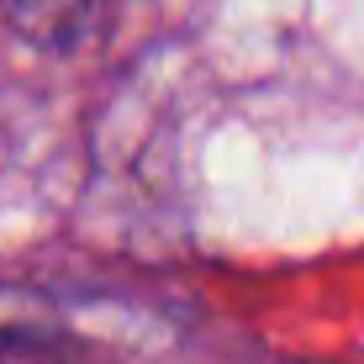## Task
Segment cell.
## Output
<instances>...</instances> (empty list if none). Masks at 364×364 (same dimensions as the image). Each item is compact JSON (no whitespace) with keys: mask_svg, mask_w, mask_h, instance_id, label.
Returning <instances> with one entry per match:
<instances>
[{"mask_svg":"<svg viewBox=\"0 0 364 364\" xmlns=\"http://www.w3.org/2000/svg\"><path fill=\"white\" fill-rule=\"evenodd\" d=\"M90 0H6L11 21H16L27 37H48V43H64L74 32V21L85 16Z\"/></svg>","mask_w":364,"mask_h":364,"instance_id":"6da1fadb","label":"cell"}]
</instances>
